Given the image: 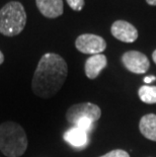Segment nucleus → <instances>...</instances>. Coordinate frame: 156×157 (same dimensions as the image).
Here are the masks:
<instances>
[{"mask_svg":"<svg viewBox=\"0 0 156 157\" xmlns=\"http://www.w3.org/2000/svg\"><path fill=\"white\" fill-rule=\"evenodd\" d=\"M67 74L65 60L56 53H46L40 59L32 76V92L42 98H53L64 84Z\"/></svg>","mask_w":156,"mask_h":157,"instance_id":"f257e3e1","label":"nucleus"},{"mask_svg":"<svg viewBox=\"0 0 156 157\" xmlns=\"http://www.w3.org/2000/svg\"><path fill=\"white\" fill-rule=\"evenodd\" d=\"M28 148V137L17 123L5 122L0 125V151L6 157H21Z\"/></svg>","mask_w":156,"mask_h":157,"instance_id":"f03ea898","label":"nucleus"},{"mask_svg":"<svg viewBox=\"0 0 156 157\" xmlns=\"http://www.w3.org/2000/svg\"><path fill=\"white\" fill-rule=\"evenodd\" d=\"M26 25V12L18 1H10L0 9V34L14 36L24 31Z\"/></svg>","mask_w":156,"mask_h":157,"instance_id":"7ed1b4c3","label":"nucleus"},{"mask_svg":"<svg viewBox=\"0 0 156 157\" xmlns=\"http://www.w3.org/2000/svg\"><path fill=\"white\" fill-rule=\"evenodd\" d=\"M101 116V111L98 105L91 102L76 103L71 105L66 113V120L69 124L75 126L79 120L89 119L92 122H97Z\"/></svg>","mask_w":156,"mask_h":157,"instance_id":"20e7f679","label":"nucleus"},{"mask_svg":"<svg viewBox=\"0 0 156 157\" xmlns=\"http://www.w3.org/2000/svg\"><path fill=\"white\" fill-rule=\"evenodd\" d=\"M75 47L79 52L92 56L101 54L107 48V42L101 36L83 34L76 39Z\"/></svg>","mask_w":156,"mask_h":157,"instance_id":"39448f33","label":"nucleus"},{"mask_svg":"<svg viewBox=\"0 0 156 157\" xmlns=\"http://www.w3.org/2000/svg\"><path fill=\"white\" fill-rule=\"evenodd\" d=\"M122 62L126 68L135 74H144L150 67L148 58L139 51H128L122 57Z\"/></svg>","mask_w":156,"mask_h":157,"instance_id":"423d86ee","label":"nucleus"},{"mask_svg":"<svg viewBox=\"0 0 156 157\" xmlns=\"http://www.w3.org/2000/svg\"><path fill=\"white\" fill-rule=\"evenodd\" d=\"M112 35L116 39L124 43H133L138 38V32L130 22L125 21H117L112 25Z\"/></svg>","mask_w":156,"mask_h":157,"instance_id":"0eeeda50","label":"nucleus"},{"mask_svg":"<svg viewBox=\"0 0 156 157\" xmlns=\"http://www.w3.org/2000/svg\"><path fill=\"white\" fill-rule=\"evenodd\" d=\"M36 7L45 17L56 18L63 14V0H36Z\"/></svg>","mask_w":156,"mask_h":157,"instance_id":"6e6552de","label":"nucleus"},{"mask_svg":"<svg viewBox=\"0 0 156 157\" xmlns=\"http://www.w3.org/2000/svg\"><path fill=\"white\" fill-rule=\"evenodd\" d=\"M108 65V59L104 54L92 55L86 60L84 70L89 79H95Z\"/></svg>","mask_w":156,"mask_h":157,"instance_id":"1a4fd4ad","label":"nucleus"},{"mask_svg":"<svg viewBox=\"0 0 156 157\" xmlns=\"http://www.w3.org/2000/svg\"><path fill=\"white\" fill-rule=\"evenodd\" d=\"M64 139L66 142L75 148H83L88 142L87 133L77 127L69 129L64 134Z\"/></svg>","mask_w":156,"mask_h":157,"instance_id":"9d476101","label":"nucleus"},{"mask_svg":"<svg viewBox=\"0 0 156 157\" xmlns=\"http://www.w3.org/2000/svg\"><path fill=\"white\" fill-rule=\"evenodd\" d=\"M139 129L145 138L156 142V115L148 113L142 117L139 123Z\"/></svg>","mask_w":156,"mask_h":157,"instance_id":"9b49d317","label":"nucleus"},{"mask_svg":"<svg viewBox=\"0 0 156 157\" xmlns=\"http://www.w3.org/2000/svg\"><path fill=\"white\" fill-rule=\"evenodd\" d=\"M138 95L140 99L148 105L156 103V86L143 85L138 90Z\"/></svg>","mask_w":156,"mask_h":157,"instance_id":"f8f14e48","label":"nucleus"},{"mask_svg":"<svg viewBox=\"0 0 156 157\" xmlns=\"http://www.w3.org/2000/svg\"><path fill=\"white\" fill-rule=\"evenodd\" d=\"M93 122L91 121V120L89 119H82V120H79V121L75 124L74 127H77V128L83 130L86 133H88L90 130L92 129V127H93Z\"/></svg>","mask_w":156,"mask_h":157,"instance_id":"ddd939ff","label":"nucleus"},{"mask_svg":"<svg viewBox=\"0 0 156 157\" xmlns=\"http://www.w3.org/2000/svg\"><path fill=\"white\" fill-rule=\"evenodd\" d=\"M68 5L75 11H80L84 7V0H66Z\"/></svg>","mask_w":156,"mask_h":157,"instance_id":"4468645a","label":"nucleus"},{"mask_svg":"<svg viewBox=\"0 0 156 157\" xmlns=\"http://www.w3.org/2000/svg\"><path fill=\"white\" fill-rule=\"evenodd\" d=\"M101 157H130V155H129L128 152H126L122 149H116Z\"/></svg>","mask_w":156,"mask_h":157,"instance_id":"2eb2a0df","label":"nucleus"},{"mask_svg":"<svg viewBox=\"0 0 156 157\" xmlns=\"http://www.w3.org/2000/svg\"><path fill=\"white\" fill-rule=\"evenodd\" d=\"M154 80H156V77L153 75H150V76H147V77H145L144 78V82L145 83H151L152 81H154Z\"/></svg>","mask_w":156,"mask_h":157,"instance_id":"dca6fc26","label":"nucleus"},{"mask_svg":"<svg viewBox=\"0 0 156 157\" xmlns=\"http://www.w3.org/2000/svg\"><path fill=\"white\" fill-rule=\"evenodd\" d=\"M146 2H147L149 5L156 6V0H146Z\"/></svg>","mask_w":156,"mask_h":157,"instance_id":"f3484780","label":"nucleus"},{"mask_svg":"<svg viewBox=\"0 0 156 157\" xmlns=\"http://www.w3.org/2000/svg\"><path fill=\"white\" fill-rule=\"evenodd\" d=\"M3 62H4V55H3V53L0 51V65H1Z\"/></svg>","mask_w":156,"mask_h":157,"instance_id":"a211bd4d","label":"nucleus"},{"mask_svg":"<svg viewBox=\"0 0 156 157\" xmlns=\"http://www.w3.org/2000/svg\"><path fill=\"white\" fill-rule=\"evenodd\" d=\"M152 59H153V61H154V63L156 64V50L153 52V54H152Z\"/></svg>","mask_w":156,"mask_h":157,"instance_id":"6ab92c4d","label":"nucleus"}]
</instances>
